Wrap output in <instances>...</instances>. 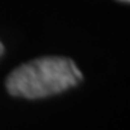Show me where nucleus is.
<instances>
[{
	"instance_id": "nucleus-2",
	"label": "nucleus",
	"mask_w": 130,
	"mask_h": 130,
	"mask_svg": "<svg viewBox=\"0 0 130 130\" xmlns=\"http://www.w3.org/2000/svg\"><path fill=\"white\" fill-rule=\"evenodd\" d=\"M3 52H5V46H3V43L0 42V56L3 55Z\"/></svg>"
},
{
	"instance_id": "nucleus-3",
	"label": "nucleus",
	"mask_w": 130,
	"mask_h": 130,
	"mask_svg": "<svg viewBox=\"0 0 130 130\" xmlns=\"http://www.w3.org/2000/svg\"><path fill=\"white\" fill-rule=\"evenodd\" d=\"M121 2H129V0H121Z\"/></svg>"
},
{
	"instance_id": "nucleus-1",
	"label": "nucleus",
	"mask_w": 130,
	"mask_h": 130,
	"mask_svg": "<svg viewBox=\"0 0 130 130\" xmlns=\"http://www.w3.org/2000/svg\"><path fill=\"white\" fill-rule=\"evenodd\" d=\"M83 79L75 62L62 56H42L18 67L6 78V88L22 98H43L67 91Z\"/></svg>"
}]
</instances>
